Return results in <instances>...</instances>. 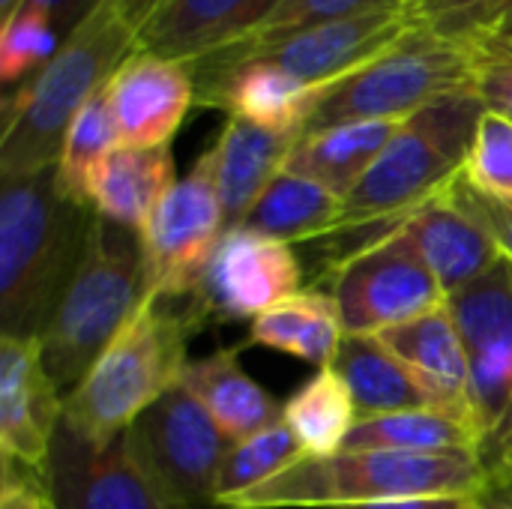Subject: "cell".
I'll return each mask as SVG.
<instances>
[{"label":"cell","mask_w":512,"mask_h":509,"mask_svg":"<svg viewBox=\"0 0 512 509\" xmlns=\"http://www.w3.org/2000/svg\"><path fill=\"white\" fill-rule=\"evenodd\" d=\"M132 51H138L135 27L123 18L117 0H102L60 51L3 99L0 180L51 171L78 111Z\"/></svg>","instance_id":"obj_1"},{"label":"cell","mask_w":512,"mask_h":509,"mask_svg":"<svg viewBox=\"0 0 512 509\" xmlns=\"http://www.w3.org/2000/svg\"><path fill=\"white\" fill-rule=\"evenodd\" d=\"M93 210L69 201L54 168L0 180V336H42L87 243Z\"/></svg>","instance_id":"obj_2"},{"label":"cell","mask_w":512,"mask_h":509,"mask_svg":"<svg viewBox=\"0 0 512 509\" xmlns=\"http://www.w3.org/2000/svg\"><path fill=\"white\" fill-rule=\"evenodd\" d=\"M486 486L489 471L480 453L342 450L324 459L306 456L222 509H345L426 495L480 498Z\"/></svg>","instance_id":"obj_3"},{"label":"cell","mask_w":512,"mask_h":509,"mask_svg":"<svg viewBox=\"0 0 512 509\" xmlns=\"http://www.w3.org/2000/svg\"><path fill=\"white\" fill-rule=\"evenodd\" d=\"M204 321L186 300H144L78 387L63 396V420L93 441L123 435L150 405L183 384L189 342Z\"/></svg>","instance_id":"obj_4"},{"label":"cell","mask_w":512,"mask_h":509,"mask_svg":"<svg viewBox=\"0 0 512 509\" xmlns=\"http://www.w3.org/2000/svg\"><path fill=\"white\" fill-rule=\"evenodd\" d=\"M483 114L486 105L477 93L468 90L438 99L414 117L402 120L369 174L345 198L339 234L366 231L357 243L363 246L441 195L462 174Z\"/></svg>","instance_id":"obj_5"},{"label":"cell","mask_w":512,"mask_h":509,"mask_svg":"<svg viewBox=\"0 0 512 509\" xmlns=\"http://www.w3.org/2000/svg\"><path fill=\"white\" fill-rule=\"evenodd\" d=\"M147 300L141 234L93 213L81 261L45 324L42 360L69 396Z\"/></svg>","instance_id":"obj_6"},{"label":"cell","mask_w":512,"mask_h":509,"mask_svg":"<svg viewBox=\"0 0 512 509\" xmlns=\"http://www.w3.org/2000/svg\"><path fill=\"white\" fill-rule=\"evenodd\" d=\"M468 90L474 93L471 39H447L417 27L378 60L333 84L315 105L303 135L357 120L402 123L426 105Z\"/></svg>","instance_id":"obj_7"},{"label":"cell","mask_w":512,"mask_h":509,"mask_svg":"<svg viewBox=\"0 0 512 509\" xmlns=\"http://www.w3.org/2000/svg\"><path fill=\"white\" fill-rule=\"evenodd\" d=\"M330 294L339 303L345 333L366 336L426 318L450 300L420 249L399 228L342 255Z\"/></svg>","instance_id":"obj_8"},{"label":"cell","mask_w":512,"mask_h":509,"mask_svg":"<svg viewBox=\"0 0 512 509\" xmlns=\"http://www.w3.org/2000/svg\"><path fill=\"white\" fill-rule=\"evenodd\" d=\"M225 231L228 222L216 186L213 153L204 150L141 231L147 300H189Z\"/></svg>","instance_id":"obj_9"},{"label":"cell","mask_w":512,"mask_h":509,"mask_svg":"<svg viewBox=\"0 0 512 509\" xmlns=\"http://www.w3.org/2000/svg\"><path fill=\"white\" fill-rule=\"evenodd\" d=\"M129 447L156 486L189 509L216 507V486L231 438L180 384L150 405L129 429Z\"/></svg>","instance_id":"obj_10"},{"label":"cell","mask_w":512,"mask_h":509,"mask_svg":"<svg viewBox=\"0 0 512 509\" xmlns=\"http://www.w3.org/2000/svg\"><path fill=\"white\" fill-rule=\"evenodd\" d=\"M417 27L420 24L411 15V6H390V9H375L339 21H324L264 42H240L204 60L213 63L264 60L285 69L288 75H294L297 81L315 90H330L333 84L345 81L348 75L360 72L384 51L399 45Z\"/></svg>","instance_id":"obj_11"},{"label":"cell","mask_w":512,"mask_h":509,"mask_svg":"<svg viewBox=\"0 0 512 509\" xmlns=\"http://www.w3.org/2000/svg\"><path fill=\"white\" fill-rule=\"evenodd\" d=\"M36 477L51 509H189L156 486L135 459L126 432L93 441L60 420Z\"/></svg>","instance_id":"obj_12"},{"label":"cell","mask_w":512,"mask_h":509,"mask_svg":"<svg viewBox=\"0 0 512 509\" xmlns=\"http://www.w3.org/2000/svg\"><path fill=\"white\" fill-rule=\"evenodd\" d=\"M300 285L303 267L288 243L237 225L222 234L189 303L201 321H255Z\"/></svg>","instance_id":"obj_13"},{"label":"cell","mask_w":512,"mask_h":509,"mask_svg":"<svg viewBox=\"0 0 512 509\" xmlns=\"http://www.w3.org/2000/svg\"><path fill=\"white\" fill-rule=\"evenodd\" d=\"M468 354V396L480 438H492L512 411V261L447 300Z\"/></svg>","instance_id":"obj_14"},{"label":"cell","mask_w":512,"mask_h":509,"mask_svg":"<svg viewBox=\"0 0 512 509\" xmlns=\"http://www.w3.org/2000/svg\"><path fill=\"white\" fill-rule=\"evenodd\" d=\"M63 420V393L51 381L36 336H0V450L3 462L39 474Z\"/></svg>","instance_id":"obj_15"},{"label":"cell","mask_w":512,"mask_h":509,"mask_svg":"<svg viewBox=\"0 0 512 509\" xmlns=\"http://www.w3.org/2000/svg\"><path fill=\"white\" fill-rule=\"evenodd\" d=\"M105 96L123 147H168L198 102V87L186 63L138 48L111 75Z\"/></svg>","instance_id":"obj_16"},{"label":"cell","mask_w":512,"mask_h":509,"mask_svg":"<svg viewBox=\"0 0 512 509\" xmlns=\"http://www.w3.org/2000/svg\"><path fill=\"white\" fill-rule=\"evenodd\" d=\"M285 0H162L138 27V48L186 66L252 39Z\"/></svg>","instance_id":"obj_17"},{"label":"cell","mask_w":512,"mask_h":509,"mask_svg":"<svg viewBox=\"0 0 512 509\" xmlns=\"http://www.w3.org/2000/svg\"><path fill=\"white\" fill-rule=\"evenodd\" d=\"M453 183L441 195L408 213L399 225H393L420 249L423 261L432 267L447 297L486 276L504 258L489 231L462 204Z\"/></svg>","instance_id":"obj_18"},{"label":"cell","mask_w":512,"mask_h":509,"mask_svg":"<svg viewBox=\"0 0 512 509\" xmlns=\"http://www.w3.org/2000/svg\"><path fill=\"white\" fill-rule=\"evenodd\" d=\"M297 141L300 132L267 129L243 117L225 120L210 153H213V171H216V186H219L228 228L246 222L261 192L273 183L279 171H285V162L297 147Z\"/></svg>","instance_id":"obj_19"},{"label":"cell","mask_w":512,"mask_h":509,"mask_svg":"<svg viewBox=\"0 0 512 509\" xmlns=\"http://www.w3.org/2000/svg\"><path fill=\"white\" fill-rule=\"evenodd\" d=\"M381 339L417 375L438 411L474 423L468 396V354L450 306L411 324L393 327L381 333Z\"/></svg>","instance_id":"obj_20"},{"label":"cell","mask_w":512,"mask_h":509,"mask_svg":"<svg viewBox=\"0 0 512 509\" xmlns=\"http://www.w3.org/2000/svg\"><path fill=\"white\" fill-rule=\"evenodd\" d=\"M177 183L171 147H114L87 183V204L96 216L144 231L153 210Z\"/></svg>","instance_id":"obj_21"},{"label":"cell","mask_w":512,"mask_h":509,"mask_svg":"<svg viewBox=\"0 0 512 509\" xmlns=\"http://www.w3.org/2000/svg\"><path fill=\"white\" fill-rule=\"evenodd\" d=\"M240 354L243 345L216 348L207 357L189 360L183 375V387L231 441H243L282 420V405L240 366Z\"/></svg>","instance_id":"obj_22"},{"label":"cell","mask_w":512,"mask_h":509,"mask_svg":"<svg viewBox=\"0 0 512 509\" xmlns=\"http://www.w3.org/2000/svg\"><path fill=\"white\" fill-rule=\"evenodd\" d=\"M330 366L351 390L360 420L414 408H435L417 375L384 345L381 336L345 333Z\"/></svg>","instance_id":"obj_23"},{"label":"cell","mask_w":512,"mask_h":509,"mask_svg":"<svg viewBox=\"0 0 512 509\" xmlns=\"http://www.w3.org/2000/svg\"><path fill=\"white\" fill-rule=\"evenodd\" d=\"M396 129L399 123L390 120H357L300 135L285 162V171L303 174L333 195L348 198L384 153Z\"/></svg>","instance_id":"obj_24"},{"label":"cell","mask_w":512,"mask_h":509,"mask_svg":"<svg viewBox=\"0 0 512 509\" xmlns=\"http://www.w3.org/2000/svg\"><path fill=\"white\" fill-rule=\"evenodd\" d=\"M345 339L342 312L333 294L297 291L258 315L249 327V345L291 354L315 369H327Z\"/></svg>","instance_id":"obj_25"},{"label":"cell","mask_w":512,"mask_h":509,"mask_svg":"<svg viewBox=\"0 0 512 509\" xmlns=\"http://www.w3.org/2000/svg\"><path fill=\"white\" fill-rule=\"evenodd\" d=\"M342 216L345 198L333 195L303 174L279 171L273 183L261 192L243 225L291 246L339 234Z\"/></svg>","instance_id":"obj_26"},{"label":"cell","mask_w":512,"mask_h":509,"mask_svg":"<svg viewBox=\"0 0 512 509\" xmlns=\"http://www.w3.org/2000/svg\"><path fill=\"white\" fill-rule=\"evenodd\" d=\"M480 447L483 438L474 423L438 408H414L360 420L345 441V450L387 453H480Z\"/></svg>","instance_id":"obj_27"},{"label":"cell","mask_w":512,"mask_h":509,"mask_svg":"<svg viewBox=\"0 0 512 509\" xmlns=\"http://www.w3.org/2000/svg\"><path fill=\"white\" fill-rule=\"evenodd\" d=\"M282 420L297 435L306 456L324 459L345 450L348 435L360 423L357 405L333 366L318 369L285 405Z\"/></svg>","instance_id":"obj_28"},{"label":"cell","mask_w":512,"mask_h":509,"mask_svg":"<svg viewBox=\"0 0 512 509\" xmlns=\"http://www.w3.org/2000/svg\"><path fill=\"white\" fill-rule=\"evenodd\" d=\"M120 147L117 138V126L111 117V105L105 96V87L78 111V117L72 120L66 138H63V150L60 159L54 165V180L57 189L75 201V204H87V183L96 171V165L114 150Z\"/></svg>","instance_id":"obj_29"},{"label":"cell","mask_w":512,"mask_h":509,"mask_svg":"<svg viewBox=\"0 0 512 509\" xmlns=\"http://www.w3.org/2000/svg\"><path fill=\"white\" fill-rule=\"evenodd\" d=\"M300 459H306V453L285 420H276L273 426H267L243 441H234L231 453L222 465V474H219L216 507L222 509L231 498H240V495L252 492L255 486L279 477Z\"/></svg>","instance_id":"obj_30"},{"label":"cell","mask_w":512,"mask_h":509,"mask_svg":"<svg viewBox=\"0 0 512 509\" xmlns=\"http://www.w3.org/2000/svg\"><path fill=\"white\" fill-rule=\"evenodd\" d=\"M462 180L486 195V198H498V201H512V120L498 114V111H486L477 123L465 168H462Z\"/></svg>","instance_id":"obj_31"},{"label":"cell","mask_w":512,"mask_h":509,"mask_svg":"<svg viewBox=\"0 0 512 509\" xmlns=\"http://www.w3.org/2000/svg\"><path fill=\"white\" fill-rule=\"evenodd\" d=\"M63 39L60 33L33 12H15L3 21L0 30V75L3 81L21 84L33 72H39L57 51Z\"/></svg>","instance_id":"obj_32"},{"label":"cell","mask_w":512,"mask_h":509,"mask_svg":"<svg viewBox=\"0 0 512 509\" xmlns=\"http://www.w3.org/2000/svg\"><path fill=\"white\" fill-rule=\"evenodd\" d=\"M512 12V0H414L411 15L420 27L447 39L492 33Z\"/></svg>","instance_id":"obj_33"},{"label":"cell","mask_w":512,"mask_h":509,"mask_svg":"<svg viewBox=\"0 0 512 509\" xmlns=\"http://www.w3.org/2000/svg\"><path fill=\"white\" fill-rule=\"evenodd\" d=\"M411 3L414 0H285L276 9V15L246 42H264V39L288 36V33H297L324 21H339V18L390 9V6H411Z\"/></svg>","instance_id":"obj_34"},{"label":"cell","mask_w":512,"mask_h":509,"mask_svg":"<svg viewBox=\"0 0 512 509\" xmlns=\"http://www.w3.org/2000/svg\"><path fill=\"white\" fill-rule=\"evenodd\" d=\"M474 48V93L486 111L512 120V45L495 33L471 39Z\"/></svg>","instance_id":"obj_35"},{"label":"cell","mask_w":512,"mask_h":509,"mask_svg":"<svg viewBox=\"0 0 512 509\" xmlns=\"http://www.w3.org/2000/svg\"><path fill=\"white\" fill-rule=\"evenodd\" d=\"M453 189L462 198V204L477 216V222L489 231V237L495 240L501 255L512 261V201H498V198H486V195L474 192L462 180V174L456 177Z\"/></svg>","instance_id":"obj_36"},{"label":"cell","mask_w":512,"mask_h":509,"mask_svg":"<svg viewBox=\"0 0 512 509\" xmlns=\"http://www.w3.org/2000/svg\"><path fill=\"white\" fill-rule=\"evenodd\" d=\"M102 0H21V12H33V15H39V18H45L57 33H60V39L66 42L93 12H96V6H99ZM15 9V12H18ZM12 12V15H15Z\"/></svg>","instance_id":"obj_37"},{"label":"cell","mask_w":512,"mask_h":509,"mask_svg":"<svg viewBox=\"0 0 512 509\" xmlns=\"http://www.w3.org/2000/svg\"><path fill=\"white\" fill-rule=\"evenodd\" d=\"M0 509H51L45 501L42 483L33 471L18 468L15 462H3V486Z\"/></svg>","instance_id":"obj_38"},{"label":"cell","mask_w":512,"mask_h":509,"mask_svg":"<svg viewBox=\"0 0 512 509\" xmlns=\"http://www.w3.org/2000/svg\"><path fill=\"white\" fill-rule=\"evenodd\" d=\"M480 456H483V465L489 471V480L512 477V411L507 414V420L498 426V432L483 441Z\"/></svg>","instance_id":"obj_39"},{"label":"cell","mask_w":512,"mask_h":509,"mask_svg":"<svg viewBox=\"0 0 512 509\" xmlns=\"http://www.w3.org/2000/svg\"><path fill=\"white\" fill-rule=\"evenodd\" d=\"M345 509H480V498L468 495H426V498H396L378 504H360Z\"/></svg>","instance_id":"obj_40"},{"label":"cell","mask_w":512,"mask_h":509,"mask_svg":"<svg viewBox=\"0 0 512 509\" xmlns=\"http://www.w3.org/2000/svg\"><path fill=\"white\" fill-rule=\"evenodd\" d=\"M480 509H512V477L489 480L486 492L480 495Z\"/></svg>","instance_id":"obj_41"},{"label":"cell","mask_w":512,"mask_h":509,"mask_svg":"<svg viewBox=\"0 0 512 509\" xmlns=\"http://www.w3.org/2000/svg\"><path fill=\"white\" fill-rule=\"evenodd\" d=\"M162 0H117V9L123 12V18L135 27V33H138V27L153 15V9L159 6Z\"/></svg>","instance_id":"obj_42"},{"label":"cell","mask_w":512,"mask_h":509,"mask_svg":"<svg viewBox=\"0 0 512 509\" xmlns=\"http://www.w3.org/2000/svg\"><path fill=\"white\" fill-rule=\"evenodd\" d=\"M492 33H495V36H501V39H507V42L512 45V12L504 18V21H501V24H498V27H495V30H492ZM480 36H483V33H480Z\"/></svg>","instance_id":"obj_43"},{"label":"cell","mask_w":512,"mask_h":509,"mask_svg":"<svg viewBox=\"0 0 512 509\" xmlns=\"http://www.w3.org/2000/svg\"><path fill=\"white\" fill-rule=\"evenodd\" d=\"M18 6H21V0H0V21H6Z\"/></svg>","instance_id":"obj_44"}]
</instances>
